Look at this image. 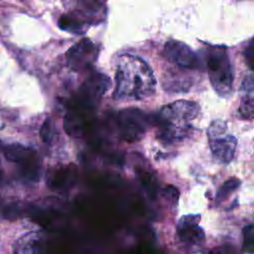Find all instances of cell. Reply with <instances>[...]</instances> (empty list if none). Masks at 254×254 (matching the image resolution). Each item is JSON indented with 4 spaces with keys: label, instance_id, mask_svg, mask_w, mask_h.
Listing matches in <instances>:
<instances>
[{
    "label": "cell",
    "instance_id": "obj_1",
    "mask_svg": "<svg viewBox=\"0 0 254 254\" xmlns=\"http://www.w3.org/2000/svg\"><path fill=\"white\" fill-rule=\"evenodd\" d=\"M156 90V78L142 59L122 55L117 61L113 97L117 100H142Z\"/></svg>",
    "mask_w": 254,
    "mask_h": 254
},
{
    "label": "cell",
    "instance_id": "obj_2",
    "mask_svg": "<svg viewBox=\"0 0 254 254\" xmlns=\"http://www.w3.org/2000/svg\"><path fill=\"white\" fill-rule=\"evenodd\" d=\"M198 113L199 105L190 100H178L165 105L158 117L160 140L171 144L189 137L192 130V121Z\"/></svg>",
    "mask_w": 254,
    "mask_h": 254
},
{
    "label": "cell",
    "instance_id": "obj_3",
    "mask_svg": "<svg viewBox=\"0 0 254 254\" xmlns=\"http://www.w3.org/2000/svg\"><path fill=\"white\" fill-rule=\"evenodd\" d=\"M207 69L211 85L221 97L231 94L233 74L228 55L223 48H213L207 56Z\"/></svg>",
    "mask_w": 254,
    "mask_h": 254
},
{
    "label": "cell",
    "instance_id": "obj_4",
    "mask_svg": "<svg viewBox=\"0 0 254 254\" xmlns=\"http://www.w3.org/2000/svg\"><path fill=\"white\" fill-rule=\"evenodd\" d=\"M206 134L213 157L220 163L231 162L236 152L237 140L228 132L226 123L222 120L212 121Z\"/></svg>",
    "mask_w": 254,
    "mask_h": 254
},
{
    "label": "cell",
    "instance_id": "obj_5",
    "mask_svg": "<svg viewBox=\"0 0 254 254\" xmlns=\"http://www.w3.org/2000/svg\"><path fill=\"white\" fill-rule=\"evenodd\" d=\"M164 54L166 58L186 69H196L199 67V59L196 54L185 43L170 40L165 44Z\"/></svg>",
    "mask_w": 254,
    "mask_h": 254
},
{
    "label": "cell",
    "instance_id": "obj_6",
    "mask_svg": "<svg viewBox=\"0 0 254 254\" xmlns=\"http://www.w3.org/2000/svg\"><path fill=\"white\" fill-rule=\"evenodd\" d=\"M66 59L72 69L89 67L96 59V48L90 40L82 39L68 50Z\"/></svg>",
    "mask_w": 254,
    "mask_h": 254
},
{
    "label": "cell",
    "instance_id": "obj_7",
    "mask_svg": "<svg viewBox=\"0 0 254 254\" xmlns=\"http://www.w3.org/2000/svg\"><path fill=\"white\" fill-rule=\"evenodd\" d=\"M199 215H184L178 222L177 232L181 241L189 246H199L204 241V232L198 224Z\"/></svg>",
    "mask_w": 254,
    "mask_h": 254
},
{
    "label": "cell",
    "instance_id": "obj_8",
    "mask_svg": "<svg viewBox=\"0 0 254 254\" xmlns=\"http://www.w3.org/2000/svg\"><path fill=\"white\" fill-rule=\"evenodd\" d=\"M144 114L138 110H124L120 113V122L123 133L127 138H138L145 127Z\"/></svg>",
    "mask_w": 254,
    "mask_h": 254
},
{
    "label": "cell",
    "instance_id": "obj_9",
    "mask_svg": "<svg viewBox=\"0 0 254 254\" xmlns=\"http://www.w3.org/2000/svg\"><path fill=\"white\" fill-rule=\"evenodd\" d=\"M42 241L40 233H28L18 240L14 254H41Z\"/></svg>",
    "mask_w": 254,
    "mask_h": 254
},
{
    "label": "cell",
    "instance_id": "obj_10",
    "mask_svg": "<svg viewBox=\"0 0 254 254\" xmlns=\"http://www.w3.org/2000/svg\"><path fill=\"white\" fill-rule=\"evenodd\" d=\"M2 152L7 160L12 162H23L31 157V150L19 144L5 145L2 148Z\"/></svg>",
    "mask_w": 254,
    "mask_h": 254
},
{
    "label": "cell",
    "instance_id": "obj_11",
    "mask_svg": "<svg viewBox=\"0 0 254 254\" xmlns=\"http://www.w3.org/2000/svg\"><path fill=\"white\" fill-rule=\"evenodd\" d=\"M253 92H243V96L241 99L239 113L246 119H252L253 117Z\"/></svg>",
    "mask_w": 254,
    "mask_h": 254
},
{
    "label": "cell",
    "instance_id": "obj_12",
    "mask_svg": "<svg viewBox=\"0 0 254 254\" xmlns=\"http://www.w3.org/2000/svg\"><path fill=\"white\" fill-rule=\"evenodd\" d=\"M240 185V181L236 178H232L224 182V184L220 187L216 193V200L217 201H222L224 200L231 192H233L235 190L238 189Z\"/></svg>",
    "mask_w": 254,
    "mask_h": 254
},
{
    "label": "cell",
    "instance_id": "obj_13",
    "mask_svg": "<svg viewBox=\"0 0 254 254\" xmlns=\"http://www.w3.org/2000/svg\"><path fill=\"white\" fill-rule=\"evenodd\" d=\"M254 249V226L252 223L243 228V250L252 253Z\"/></svg>",
    "mask_w": 254,
    "mask_h": 254
},
{
    "label": "cell",
    "instance_id": "obj_14",
    "mask_svg": "<svg viewBox=\"0 0 254 254\" xmlns=\"http://www.w3.org/2000/svg\"><path fill=\"white\" fill-rule=\"evenodd\" d=\"M59 26L61 29L68 32H75L78 33L81 30V24L80 22L76 21L73 18H69L66 16H63L59 20Z\"/></svg>",
    "mask_w": 254,
    "mask_h": 254
},
{
    "label": "cell",
    "instance_id": "obj_15",
    "mask_svg": "<svg viewBox=\"0 0 254 254\" xmlns=\"http://www.w3.org/2000/svg\"><path fill=\"white\" fill-rule=\"evenodd\" d=\"M206 254H238L236 249L230 245H220L212 248Z\"/></svg>",
    "mask_w": 254,
    "mask_h": 254
},
{
    "label": "cell",
    "instance_id": "obj_16",
    "mask_svg": "<svg viewBox=\"0 0 254 254\" xmlns=\"http://www.w3.org/2000/svg\"><path fill=\"white\" fill-rule=\"evenodd\" d=\"M245 57H246V61L249 64V66L252 68L253 67V62H254V45H253V41H251L248 45V47L246 48L245 51Z\"/></svg>",
    "mask_w": 254,
    "mask_h": 254
},
{
    "label": "cell",
    "instance_id": "obj_17",
    "mask_svg": "<svg viewBox=\"0 0 254 254\" xmlns=\"http://www.w3.org/2000/svg\"><path fill=\"white\" fill-rule=\"evenodd\" d=\"M104 0H92V2H94L95 4H101Z\"/></svg>",
    "mask_w": 254,
    "mask_h": 254
}]
</instances>
